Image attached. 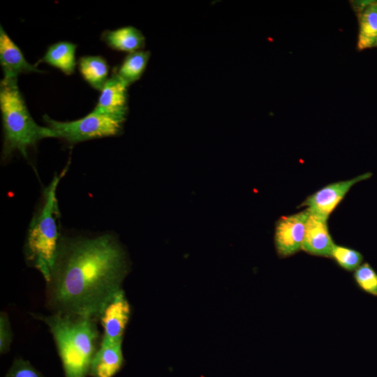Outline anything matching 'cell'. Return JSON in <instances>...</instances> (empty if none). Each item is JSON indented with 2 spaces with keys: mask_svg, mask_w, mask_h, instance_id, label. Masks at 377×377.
<instances>
[{
  "mask_svg": "<svg viewBox=\"0 0 377 377\" xmlns=\"http://www.w3.org/2000/svg\"><path fill=\"white\" fill-rule=\"evenodd\" d=\"M128 270L125 251L114 236L61 239L46 304L53 313L100 318Z\"/></svg>",
  "mask_w": 377,
  "mask_h": 377,
  "instance_id": "obj_1",
  "label": "cell"
},
{
  "mask_svg": "<svg viewBox=\"0 0 377 377\" xmlns=\"http://www.w3.org/2000/svg\"><path fill=\"white\" fill-rule=\"evenodd\" d=\"M49 327L55 341L65 377H87L98 350L99 332L90 317L52 313L33 314Z\"/></svg>",
  "mask_w": 377,
  "mask_h": 377,
  "instance_id": "obj_2",
  "label": "cell"
},
{
  "mask_svg": "<svg viewBox=\"0 0 377 377\" xmlns=\"http://www.w3.org/2000/svg\"><path fill=\"white\" fill-rule=\"evenodd\" d=\"M65 172L55 175L43 192V201L28 230L24 256L27 263L38 269L46 283L54 267L61 239L57 188Z\"/></svg>",
  "mask_w": 377,
  "mask_h": 377,
  "instance_id": "obj_3",
  "label": "cell"
},
{
  "mask_svg": "<svg viewBox=\"0 0 377 377\" xmlns=\"http://www.w3.org/2000/svg\"><path fill=\"white\" fill-rule=\"evenodd\" d=\"M0 110L3 130L2 156L15 152L27 157L29 147L41 139L56 138L48 127L37 124L31 117L17 85V77H3L0 82Z\"/></svg>",
  "mask_w": 377,
  "mask_h": 377,
  "instance_id": "obj_4",
  "label": "cell"
},
{
  "mask_svg": "<svg viewBox=\"0 0 377 377\" xmlns=\"http://www.w3.org/2000/svg\"><path fill=\"white\" fill-rule=\"evenodd\" d=\"M46 126L69 143L75 144L95 138L117 135L122 128L121 121L94 111L85 117L71 121H59L43 116Z\"/></svg>",
  "mask_w": 377,
  "mask_h": 377,
  "instance_id": "obj_5",
  "label": "cell"
},
{
  "mask_svg": "<svg viewBox=\"0 0 377 377\" xmlns=\"http://www.w3.org/2000/svg\"><path fill=\"white\" fill-rule=\"evenodd\" d=\"M371 175V172H366L350 179L329 184L309 195L300 207H306L309 213L328 219L351 187Z\"/></svg>",
  "mask_w": 377,
  "mask_h": 377,
  "instance_id": "obj_6",
  "label": "cell"
},
{
  "mask_svg": "<svg viewBox=\"0 0 377 377\" xmlns=\"http://www.w3.org/2000/svg\"><path fill=\"white\" fill-rule=\"evenodd\" d=\"M309 212L305 209L288 216H283L276 223L274 242L281 257L292 256L302 249Z\"/></svg>",
  "mask_w": 377,
  "mask_h": 377,
  "instance_id": "obj_7",
  "label": "cell"
},
{
  "mask_svg": "<svg viewBox=\"0 0 377 377\" xmlns=\"http://www.w3.org/2000/svg\"><path fill=\"white\" fill-rule=\"evenodd\" d=\"M130 314L131 307L121 289L108 303L99 318L104 330L102 340L110 342L122 341Z\"/></svg>",
  "mask_w": 377,
  "mask_h": 377,
  "instance_id": "obj_8",
  "label": "cell"
},
{
  "mask_svg": "<svg viewBox=\"0 0 377 377\" xmlns=\"http://www.w3.org/2000/svg\"><path fill=\"white\" fill-rule=\"evenodd\" d=\"M128 87L117 73L112 74L101 91L93 111L123 122L128 111Z\"/></svg>",
  "mask_w": 377,
  "mask_h": 377,
  "instance_id": "obj_9",
  "label": "cell"
},
{
  "mask_svg": "<svg viewBox=\"0 0 377 377\" xmlns=\"http://www.w3.org/2000/svg\"><path fill=\"white\" fill-rule=\"evenodd\" d=\"M327 219L309 212L302 250L313 256L332 257L336 244L329 232Z\"/></svg>",
  "mask_w": 377,
  "mask_h": 377,
  "instance_id": "obj_10",
  "label": "cell"
},
{
  "mask_svg": "<svg viewBox=\"0 0 377 377\" xmlns=\"http://www.w3.org/2000/svg\"><path fill=\"white\" fill-rule=\"evenodd\" d=\"M0 63L3 77H17L20 73L39 72L29 63L20 49L0 26Z\"/></svg>",
  "mask_w": 377,
  "mask_h": 377,
  "instance_id": "obj_11",
  "label": "cell"
},
{
  "mask_svg": "<svg viewBox=\"0 0 377 377\" xmlns=\"http://www.w3.org/2000/svg\"><path fill=\"white\" fill-rule=\"evenodd\" d=\"M121 343L101 341L91 363V377H113L119 371L124 362Z\"/></svg>",
  "mask_w": 377,
  "mask_h": 377,
  "instance_id": "obj_12",
  "label": "cell"
},
{
  "mask_svg": "<svg viewBox=\"0 0 377 377\" xmlns=\"http://www.w3.org/2000/svg\"><path fill=\"white\" fill-rule=\"evenodd\" d=\"M102 38L111 48L128 53L140 50L145 43L142 32L132 26L106 31Z\"/></svg>",
  "mask_w": 377,
  "mask_h": 377,
  "instance_id": "obj_13",
  "label": "cell"
},
{
  "mask_svg": "<svg viewBox=\"0 0 377 377\" xmlns=\"http://www.w3.org/2000/svg\"><path fill=\"white\" fill-rule=\"evenodd\" d=\"M76 45L68 41L55 43L47 48L40 60L59 68L66 75H71L76 66Z\"/></svg>",
  "mask_w": 377,
  "mask_h": 377,
  "instance_id": "obj_14",
  "label": "cell"
},
{
  "mask_svg": "<svg viewBox=\"0 0 377 377\" xmlns=\"http://www.w3.org/2000/svg\"><path fill=\"white\" fill-rule=\"evenodd\" d=\"M78 67L85 81L101 91L108 80L109 66L106 60L100 56H84L80 58Z\"/></svg>",
  "mask_w": 377,
  "mask_h": 377,
  "instance_id": "obj_15",
  "label": "cell"
},
{
  "mask_svg": "<svg viewBox=\"0 0 377 377\" xmlns=\"http://www.w3.org/2000/svg\"><path fill=\"white\" fill-rule=\"evenodd\" d=\"M377 39V2L369 3L360 19L357 48L360 50L376 45Z\"/></svg>",
  "mask_w": 377,
  "mask_h": 377,
  "instance_id": "obj_16",
  "label": "cell"
},
{
  "mask_svg": "<svg viewBox=\"0 0 377 377\" xmlns=\"http://www.w3.org/2000/svg\"><path fill=\"white\" fill-rule=\"evenodd\" d=\"M149 57V51L138 50L129 53L119 67L117 73V75L129 86L141 77Z\"/></svg>",
  "mask_w": 377,
  "mask_h": 377,
  "instance_id": "obj_17",
  "label": "cell"
},
{
  "mask_svg": "<svg viewBox=\"0 0 377 377\" xmlns=\"http://www.w3.org/2000/svg\"><path fill=\"white\" fill-rule=\"evenodd\" d=\"M332 257L342 268L354 271L361 265L362 255L357 251L343 246L335 245Z\"/></svg>",
  "mask_w": 377,
  "mask_h": 377,
  "instance_id": "obj_18",
  "label": "cell"
},
{
  "mask_svg": "<svg viewBox=\"0 0 377 377\" xmlns=\"http://www.w3.org/2000/svg\"><path fill=\"white\" fill-rule=\"evenodd\" d=\"M354 278L362 290L377 296V274L369 264L364 263L357 267Z\"/></svg>",
  "mask_w": 377,
  "mask_h": 377,
  "instance_id": "obj_19",
  "label": "cell"
},
{
  "mask_svg": "<svg viewBox=\"0 0 377 377\" xmlns=\"http://www.w3.org/2000/svg\"><path fill=\"white\" fill-rule=\"evenodd\" d=\"M5 377H44L27 360L17 358L13 362Z\"/></svg>",
  "mask_w": 377,
  "mask_h": 377,
  "instance_id": "obj_20",
  "label": "cell"
},
{
  "mask_svg": "<svg viewBox=\"0 0 377 377\" xmlns=\"http://www.w3.org/2000/svg\"><path fill=\"white\" fill-rule=\"evenodd\" d=\"M13 339L12 330L6 313L1 311L0 313V353H7Z\"/></svg>",
  "mask_w": 377,
  "mask_h": 377,
  "instance_id": "obj_21",
  "label": "cell"
},
{
  "mask_svg": "<svg viewBox=\"0 0 377 377\" xmlns=\"http://www.w3.org/2000/svg\"><path fill=\"white\" fill-rule=\"evenodd\" d=\"M376 45H377V39H376Z\"/></svg>",
  "mask_w": 377,
  "mask_h": 377,
  "instance_id": "obj_22",
  "label": "cell"
}]
</instances>
